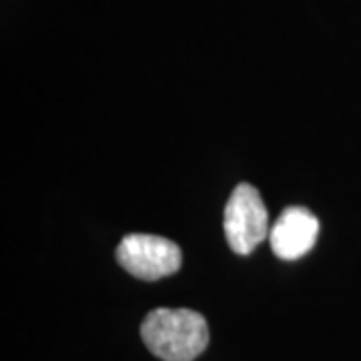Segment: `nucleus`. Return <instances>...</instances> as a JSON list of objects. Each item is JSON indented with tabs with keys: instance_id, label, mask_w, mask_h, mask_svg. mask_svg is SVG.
<instances>
[{
	"instance_id": "20e7f679",
	"label": "nucleus",
	"mask_w": 361,
	"mask_h": 361,
	"mask_svg": "<svg viewBox=\"0 0 361 361\" xmlns=\"http://www.w3.org/2000/svg\"><path fill=\"white\" fill-rule=\"evenodd\" d=\"M319 233V221L305 207H287L269 231L271 251L283 261L307 255Z\"/></svg>"
},
{
	"instance_id": "7ed1b4c3",
	"label": "nucleus",
	"mask_w": 361,
	"mask_h": 361,
	"mask_svg": "<svg viewBox=\"0 0 361 361\" xmlns=\"http://www.w3.org/2000/svg\"><path fill=\"white\" fill-rule=\"evenodd\" d=\"M116 259L121 267L142 281H159L180 269L183 255L179 245L167 237L149 233H130L118 247Z\"/></svg>"
},
{
	"instance_id": "f03ea898",
	"label": "nucleus",
	"mask_w": 361,
	"mask_h": 361,
	"mask_svg": "<svg viewBox=\"0 0 361 361\" xmlns=\"http://www.w3.org/2000/svg\"><path fill=\"white\" fill-rule=\"evenodd\" d=\"M223 229L227 243L237 255L253 253L255 247L269 237V213L253 185L241 183L235 187L223 213Z\"/></svg>"
},
{
	"instance_id": "f257e3e1",
	"label": "nucleus",
	"mask_w": 361,
	"mask_h": 361,
	"mask_svg": "<svg viewBox=\"0 0 361 361\" xmlns=\"http://www.w3.org/2000/svg\"><path fill=\"white\" fill-rule=\"evenodd\" d=\"M141 337L149 351L163 361H193L209 343L205 317L193 310L151 311L141 325Z\"/></svg>"
}]
</instances>
